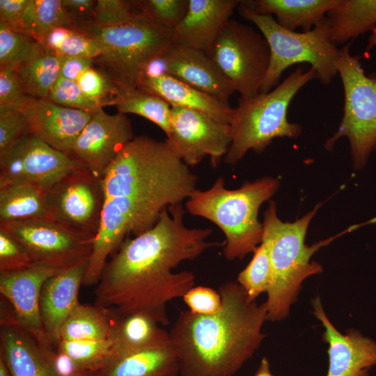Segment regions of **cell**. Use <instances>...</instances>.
I'll return each instance as SVG.
<instances>
[{"label": "cell", "instance_id": "6da1fadb", "mask_svg": "<svg viewBox=\"0 0 376 376\" xmlns=\"http://www.w3.org/2000/svg\"><path fill=\"white\" fill-rule=\"evenodd\" d=\"M182 203L162 210L147 231L126 238L107 262L95 290V304L119 315L145 314L159 325L169 324L166 305L195 285L193 272H173L180 263L193 260L209 248L210 228H189Z\"/></svg>", "mask_w": 376, "mask_h": 376}, {"label": "cell", "instance_id": "7a4b0ae2", "mask_svg": "<svg viewBox=\"0 0 376 376\" xmlns=\"http://www.w3.org/2000/svg\"><path fill=\"white\" fill-rule=\"evenodd\" d=\"M197 180L187 165L159 150L125 147L102 177L104 205L86 279L97 281L125 237L151 228L164 209L189 196Z\"/></svg>", "mask_w": 376, "mask_h": 376}, {"label": "cell", "instance_id": "3957f363", "mask_svg": "<svg viewBox=\"0 0 376 376\" xmlns=\"http://www.w3.org/2000/svg\"><path fill=\"white\" fill-rule=\"evenodd\" d=\"M221 310L212 315L181 311L169 332L180 376H233L260 347L265 303L251 301L235 281L221 285Z\"/></svg>", "mask_w": 376, "mask_h": 376}, {"label": "cell", "instance_id": "277c9868", "mask_svg": "<svg viewBox=\"0 0 376 376\" xmlns=\"http://www.w3.org/2000/svg\"><path fill=\"white\" fill-rule=\"evenodd\" d=\"M320 206L317 205L294 222H284L279 218L274 201L269 202L264 212L262 242L267 249L272 267V282L265 302L267 320L279 321L288 316L302 282L322 272L320 264L311 261L312 256L336 237L354 228L351 227L336 236L307 246L306 231Z\"/></svg>", "mask_w": 376, "mask_h": 376}, {"label": "cell", "instance_id": "5b68a950", "mask_svg": "<svg viewBox=\"0 0 376 376\" xmlns=\"http://www.w3.org/2000/svg\"><path fill=\"white\" fill-rule=\"evenodd\" d=\"M279 181L269 176L245 182L240 188L228 189L219 177L206 190L196 189L187 198V211L205 218L224 233V255L229 260L242 259L261 244L263 223L260 207L279 189Z\"/></svg>", "mask_w": 376, "mask_h": 376}, {"label": "cell", "instance_id": "8992f818", "mask_svg": "<svg viewBox=\"0 0 376 376\" xmlns=\"http://www.w3.org/2000/svg\"><path fill=\"white\" fill-rule=\"evenodd\" d=\"M75 27L93 38L101 54L93 66L104 72L120 90L138 88L146 66L163 56L173 45V31L148 18L141 11L127 22L101 27L91 23Z\"/></svg>", "mask_w": 376, "mask_h": 376}, {"label": "cell", "instance_id": "52a82bcc", "mask_svg": "<svg viewBox=\"0 0 376 376\" xmlns=\"http://www.w3.org/2000/svg\"><path fill=\"white\" fill-rule=\"evenodd\" d=\"M316 78L313 68L304 71L301 65L270 91L240 98L230 123L231 143L225 162L235 164L250 150L260 153L276 138L299 137L302 127L288 121V109L298 91Z\"/></svg>", "mask_w": 376, "mask_h": 376}, {"label": "cell", "instance_id": "ba28073f", "mask_svg": "<svg viewBox=\"0 0 376 376\" xmlns=\"http://www.w3.org/2000/svg\"><path fill=\"white\" fill-rule=\"evenodd\" d=\"M237 10L242 18L258 28L269 45V65L260 93L274 88L282 73L298 63H309L324 84L331 82L338 74L336 63L340 49L330 38L327 17L312 30L298 33L281 27L272 15L258 14L242 1Z\"/></svg>", "mask_w": 376, "mask_h": 376}, {"label": "cell", "instance_id": "9c48e42d", "mask_svg": "<svg viewBox=\"0 0 376 376\" xmlns=\"http://www.w3.org/2000/svg\"><path fill=\"white\" fill-rule=\"evenodd\" d=\"M350 46L340 49L336 63L344 91L343 116L324 147L331 150L338 140L347 138L354 166L361 169L376 151V75H366L359 57L350 54Z\"/></svg>", "mask_w": 376, "mask_h": 376}, {"label": "cell", "instance_id": "30bf717a", "mask_svg": "<svg viewBox=\"0 0 376 376\" xmlns=\"http://www.w3.org/2000/svg\"><path fill=\"white\" fill-rule=\"evenodd\" d=\"M210 58L240 98L260 93L270 61L269 45L260 32L230 19L217 38Z\"/></svg>", "mask_w": 376, "mask_h": 376}, {"label": "cell", "instance_id": "8fae6325", "mask_svg": "<svg viewBox=\"0 0 376 376\" xmlns=\"http://www.w3.org/2000/svg\"><path fill=\"white\" fill-rule=\"evenodd\" d=\"M0 229L19 242L36 264L60 270L89 260L95 238L51 218L3 221Z\"/></svg>", "mask_w": 376, "mask_h": 376}, {"label": "cell", "instance_id": "7c38bea8", "mask_svg": "<svg viewBox=\"0 0 376 376\" xmlns=\"http://www.w3.org/2000/svg\"><path fill=\"white\" fill-rule=\"evenodd\" d=\"M44 203L51 219L96 237L104 205L102 178L87 169L71 172L44 191Z\"/></svg>", "mask_w": 376, "mask_h": 376}, {"label": "cell", "instance_id": "4fadbf2b", "mask_svg": "<svg viewBox=\"0 0 376 376\" xmlns=\"http://www.w3.org/2000/svg\"><path fill=\"white\" fill-rule=\"evenodd\" d=\"M82 169L86 168L73 156L30 134L0 158V187L27 184L45 191L68 173Z\"/></svg>", "mask_w": 376, "mask_h": 376}, {"label": "cell", "instance_id": "5bb4252c", "mask_svg": "<svg viewBox=\"0 0 376 376\" xmlns=\"http://www.w3.org/2000/svg\"><path fill=\"white\" fill-rule=\"evenodd\" d=\"M166 141L189 167L206 157L216 167L230 146V127L200 111L171 107L170 133Z\"/></svg>", "mask_w": 376, "mask_h": 376}, {"label": "cell", "instance_id": "9a60e30c", "mask_svg": "<svg viewBox=\"0 0 376 376\" xmlns=\"http://www.w3.org/2000/svg\"><path fill=\"white\" fill-rule=\"evenodd\" d=\"M134 138L127 114L94 113L76 140L72 156L95 175L102 178L105 170L123 148Z\"/></svg>", "mask_w": 376, "mask_h": 376}, {"label": "cell", "instance_id": "2e32d148", "mask_svg": "<svg viewBox=\"0 0 376 376\" xmlns=\"http://www.w3.org/2000/svg\"><path fill=\"white\" fill-rule=\"evenodd\" d=\"M61 271L34 264L23 270L0 272L1 297L12 306L22 328L40 345L50 348L56 347L42 324L40 313V296L45 282Z\"/></svg>", "mask_w": 376, "mask_h": 376}, {"label": "cell", "instance_id": "e0dca14e", "mask_svg": "<svg viewBox=\"0 0 376 376\" xmlns=\"http://www.w3.org/2000/svg\"><path fill=\"white\" fill-rule=\"evenodd\" d=\"M31 134L51 147L72 155L74 144L93 113L31 97L20 109Z\"/></svg>", "mask_w": 376, "mask_h": 376}, {"label": "cell", "instance_id": "ac0fdd59", "mask_svg": "<svg viewBox=\"0 0 376 376\" xmlns=\"http://www.w3.org/2000/svg\"><path fill=\"white\" fill-rule=\"evenodd\" d=\"M313 314L325 331L322 340L328 344L329 368L327 376H368L376 366V343L356 330L342 334L325 314L319 297L312 301Z\"/></svg>", "mask_w": 376, "mask_h": 376}, {"label": "cell", "instance_id": "d6986e66", "mask_svg": "<svg viewBox=\"0 0 376 376\" xmlns=\"http://www.w3.org/2000/svg\"><path fill=\"white\" fill-rule=\"evenodd\" d=\"M0 354L12 376H56L45 347L20 326L6 299L1 297Z\"/></svg>", "mask_w": 376, "mask_h": 376}, {"label": "cell", "instance_id": "ffe728a7", "mask_svg": "<svg viewBox=\"0 0 376 376\" xmlns=\"http://www.w3.org/2000/svg\"><path fill=\"white\" fill-rule=\"evenodd\" d=\"M240 0H189L187 13L173 31V45L198 49L210 57L214 45Z\"/></svg>", "mask_w": 376, "mask_h": 376}, {"label": "cell", "instance_id": "44dd1931", "mask_svg": "<svg viewBox=\"0 0 376 376\" xmlns=\"http://www.w3.org/2000/svg\"><path fill=\"white\" fill-rule=\"evenodd\" d=\"M162 61L164 73L225 103L235 92L212 59L201 51L173 45Z\"/></svg>", "mask_w": 376, "mask_h": 376}, {"label": "cell", "instance_id": "7402d4cb", "mask_svg": "<svg viewBox=\"0 0 376 376\" xmlns=\"http://www.w3.org/2000/svg\"><path fill=\"white\" fill-rule=\"evenodd\" d=\"M88 260L63 269L49 278L40 296V313L45 329L56 347L61 328L79 304L78 294L83 284Z\"/></svg>", "mask_w": 376, "mask_h": 376}, {"label": "cell", "instance_id": "603a6c76", "mask_svg": "<svg viewBox=\"0 0 376 376\" xmlns=\"http://www.w3.org/2000/svg\"><path fill=\"white\" fill-rule=\"evenodd\" d=\"M138 88L160 97L171 107L196 110L221 123L230 125L233 116L229 104L166 73L142 77Z\"/></svg>", "mask_w": 376, "mask_h": 376}, {"label": "cell", "instance_id": "cb8c5ba5", "mask_svg": "<svg viewBox=\"0 0 376 376\" xmlns=\"http://www.w3.org/2000/svg\"><path fill=\"white\" fill-rule=\"evenodd\" d=\"M89 373L93 376H179L180 363L170 339L111 361Z\"/></svg>", "mask_w": 376, "mask_h": 376}, {"label": "cell", "instance_id": "d4e9b609", "mask_svg": "<svg viewBox=\"0 0 376 376\" xmlns=\"http://www.w3.org/2000/svg\"><path fill=\"white\" fill-rule=\"evenodd\" d=\"M342 0H243L242 2L260 15H274L281 27L292 31L301 28L312 30L327 13Z\"/></svg>", "mask_w": 376, "mask_h": 376}, {"label": "cell", "instance_id": "484cf974", "mask_svg": "<svg viewBox=\"0 0 376 376\" xmlns=\"http://www.w3.org/2000/svg\"><path fill=\"white\" fill-rule=\"evenodd\" d=\"M159 325L145 314L118 315L109 338L112 347L107 363L123 356L169 342V332Z\"/></svg>", "mask_w": 376, "mask_h": 376}, {"label": "cell", "instance_id": "4316f807", "mask_svg": "<svg viewBox=\"0 0 376 376\" xmlns=\"http://www.w3.org/2000/svg\"><path fill=\"white\" fill-rule=\"evenodd\" d=\"M326 17L331 41L343 44L376 27V0H342Z\"/></svg>", "mask_w": 376, "mask_h": 376}, {"label": "cell", "instance_id": "83f0119b", "mask_svg": "<svg viewBox=\"0 0 376 376\" xmlns=\"http://www.w3.org/2000/svg\"><path fill=\"white\" fill-rule=\"evenodd\" d=\"M118 316L113 308L79 303L63 322L59 341L108 340Z\"/></svg>", "mask_w": 376, "mask_h": 376}, {"label": "cell", "instance_id": "f1b7e54d", "mask_svg": "<svg viewBox=\"0 0 376 376\" xmlns=\"http://www.w3.org/2000/svg\"><path fill=\"white\" fill-rule=\"evenodd\" d=\"M50 218L44 203V190L31 185L0 187V222Z\"/></svg>", "mask_w": 376, "mask_h": 376}, {"label": "cell", "instance_id": "f546056e", "mask_svg": "<svg viewBox=\"0 0 376 376\" xmlns=\"http://www.w3.org/2000/svg\"><path fill=\"white\" fill-rule=\"evenodd\" d=\"M111 106L118 112L141 116L170 133L171 107L160 97L140 88L120 90Z\"/></svg>", "mask_w": 376, "mask_h": 376}, {"label": "cell", "instance_id": "4dcf8cb0", "mask_svg": "<svg viewBox=\"0 0 376 376\" xmlns=\"http://www.w3.org/2000/svg\"><path fill=\"white\" fill-rule=\"evenodd\" d=\"M75 25L61 0H29L23 18L24 33L38 42L56 28Z\"/></svg>", "mask_w": 376, "mask_h": 376}, {"label": "cell", "instance_id": "1f68e13d", "mask_svg": "<svg viewBox=\"0 0 376 376\" xmlns=\"http://www.w3.org/2000/svg\"><path fill=\"white\" fill-rule=\"evenodd\" d=\"M60 56L45 50L17 69L18 77L26 93L32 97L43 99H47L60 77Z\"/></svg>", "mask_w": 376, "mask_h": 376}, {"label": "cell", "instance_id": "d6a6232c", "mask_svg": "<svg viewBox=\"0 0 376 376\" xmlns=\"http://www.w3.org/2000/svg\"><path fill=\"white\" fill-rule=\"evenodd\" d=\"M39 43L45 52L56 56H72L95 59L101 54L98 43L76 27L56 28Z\"/></svg>", "mask_w": 376, "mask_h": 376}, {"label": "cell", "instance_id": "836d02e7", "mask_svg": "<svg viewBox=\"0 0 376 376\" xmlns=\"http://www.w3.org/2000/svg\"><path fill=\"white\" fill-rule=\"evenodd\" d=\"M44 51L32 37L13 31L0 22V66L17 69Z\"/></svg>", "mask_w": 376, "mask_h": 376}, {"label": "cell", "instance_id": "e575fe53", "mask_svg": "<svg viewBox=\"0 0 376 376\" xmlns=\"http://www.w3.org/2000/svg\"><path fill=\"white\" fill-rule=\"evenodd\" d=\"M112 342L108 340H60L58 349L65 352L85 373L104 366L111 354Z\"/></svg>", "mask_w": 376, "mask_h": 376}, {"label": "cell", "instance_id": "d590c367", "mask_svg": "<svg viewBox=\"0 0 376 376\" xmlns=\"http://www.w3.org/2000/svg\"><path fill=\"white\" fill-rule=\"evenodd\" d=\"M272 282V267L267 249L264 243L256 248L246 267L240 272L237 283L244 289L251 301L267 292Z\"/></svg>", "mask_w": 376, "mask_h": 376}, {"label": "cell", "instance_id": "8d00e7d4", "mask_svg": "<svg viewBox=\"0 0 376 376\" xmlns=\"http://www.w3.org/2000/svg\"><path fill=\"white\" fill-rule=\"evenodd\" d=\"M140 11L159 26L173 31L185 17L189 0L136 1Z\"/></svg>", "mask_w": 376, "mask_h": 376}, {"label": "cell", "instance_id": "74e56055", "mask_svg": "<svg viewBox=\"0 0 376 376\" xmlns=\"http://www.w3.org/2000/svg\"><path fill=\"white\" fill-rule=\"evenodd\" d=\"M30 134L29 121L22 111L0 107V158Z\"/></svg>", "mask_w": 376, "mask_h": 376}, {"label": "cell", "instance_id": "f35d334b", "mask_svg": "<svg viewBox=\"0 0 376 376\" xmlns=\"http://www.w3.org/2000/svg\"><path fill=\"white\" fill-rule=\"evenodd\" d=\"M77 83L84 95L102 108L111 106L119 93V88L115 84L94 66L86 70Z\"/></svg>", "mask_w": 376, "mask_h": 376}, {"label": "cell", "instance_id": "ab89813d", "mask_svg": "<svg viewBox=\"0 0 376 376\" xmlns=\"http://www.w3.org/2000/svg\"><path fill=\"white\" fill-rule=\"evenodd\" d=\"M47 99L56 104L94 113L102 108L86 97L77 83L60 77Z\"/></svg>", "mask_w": 376, "mask_h": 376}, {"label": "cell", "instance_id": "60d3db41", "mask_svg": "<svg viewBox=\"0 0 376 376\" xmlns=\"http://www.w3.org/2000/svg\"><path fill=\"white\" fill-rule=\"evenodd\" d=\"M34 264L27 249L10 235L0 229V272L23 270Z\"/></svg>", "mask_w": 376, "mask_h": 376}, {"label": "cell", "instance_id": "b9f144b4", "mask_svg": "<svg viewBox=\"0 0 376 376\" xmlns=\"http://www.w3.org/2000/svg\"><path fill=\"white\" fill-rule=\"evenodd\" d=\"M132 4L133 1L124 0H97L91 24L109 27L127 22L140 12L134 11Z\"/></svg>", "mask_w": 376, "mask_h": 376}, {"label": "cell", "instance_id": "7bdbcfd3", "mask_svg": "<svg viewBox=\"0 0 376 376\" xmlns=\"http://www.w3.org/2000/svg\"><path fill=\"white\" fill-rule=\"evenodd\" d=\"M31 97L25 91L17 70L0 66V107L20 110Z\"/></svg>", "mask_w": 376, "mask_h": 376}, {"label": "cell", "instance_id": "ee69618b", "mask_svg": "<svg viewBox=\"0 0 376 376\" xmlns=\"http://www.w3.org/2000/svg\"><path fill=\"white\" fill-rule=\"evenodd\" d=\"M191 312L198 315L218 313L222 302L218 290L207 286H194L182 297Z\"/></svg>", "mask_w": 376, "mask_h": 376}, {"label": "cell", "instance_id": "f6af8a7d", "mask_svg": "<svg viewBox=\"0 0 376 376\" xmlns=\"http://www.w3.org/2000/svg\"><path fill=\"white\" fill-rule=\"evenodd\" d=\"M29 2V0H0V22L13 31L24 33L23 18Z\"/></svg>", "mask_w": 376, "mask_h": 376}, {"label": "cell", "instance_id": "bcb514c9", "mask_svg": "<svg viewBox=\"0 0 376 376\" xmlns=\"http://www.w3.org/2000/svg\"><path fill=\"white\" fill-rule=\"evenodd\" d=\"M56 376H81L85 373L65 352L58 347H45Z\"/></svg>", "mask_w": 376, "mask_h": 376}, {"label": "cell", "instance_id": "7dc6e473", "mask_svg": "<svg viewBox=\"0 0 376 376\" xmlns=\"http://www.w3.org/2000/svg\"><path fill=\"white\" fill-rule=\"evenodd\" d=\"M61 2L76 24L93 22L97 1L61 0Z\"/></svg>", "mask_w": 376, "mask_h": 376}, {"label": "cell", "instance_id": "c3c4849f", "mask_svg": "<svg viewBox=\"0 0 376 376\" xmlns=\"http://www.w3.org/2000/svg\"><path fill=\"white\" fill-rule=\"evenodd\" d=\"M61 59L60 77L77 82L79 77L93 66L94 60L72 56H59Z\"/></svg>", "mask_w": 376, "mask_h": 376}, {"label": "cell", "instance_id": "681fc988", "mask_svg": "<svg viewBox=\"0 0 376 376\" xmlns=\"http://www.w3.org/2000/svg\"><path fill=\"white\" fill-rule=\"evenodd\" d=\"M255 376H274L271 373L269 363L266 357L262 359Z\"/></svg>", "mask_w": 376, "mask_h": 376}, {"label": "cell", "instance_id": "f907efd6", "mask_svg": "<svg viewBox=\"0 0 376 376\" xmlns=\"http://www.w3.org/2000/svg\"><path fill=\"white\" fill-rule=\"evenodd\" d=\"M0 376H12L6 363L3 357V356L0 354Z\"/></svg>", "mask_w": 376, "mask_h": 376}, {"label": "cell", "instance_id": "816d5d0a", "mask_svg": "<svg viewBox=\"0 0 376 376\" xmlns=\"http://www.w3.org/2000/svg\"><path fill=\"white\" fill-rule=\"evenodd\" d=\"M376 47V27L373 30L368 39L366 50L369 51Z\"/></svg>", "mask_w": 376, "mask_h": 376}, {"label": "cell", "instance_id": "f5cc1de1", "mask_svg": "<svg viewBox=\"0 0 376 376\" xmlns=\"http://www.w3.org/2000/svg\"><path fill=\"white\" fill-rule=\"evenodd\" d=\"M81 376H93V375H91L90 373H85L82 375Z\"/></svg>", "mask_w": 376, "mask_h": 376}]
</instances>
